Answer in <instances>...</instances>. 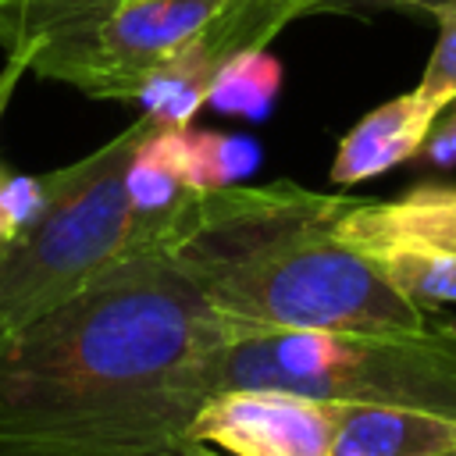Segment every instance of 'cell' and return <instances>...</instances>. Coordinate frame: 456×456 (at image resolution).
I'll return each mask as SVG.
<instances>
[{
	"instance_id": "17",
	"label": "cell",
	"mask_w": 456,
	"mask_h": 456,
	"mask_svg": "<svg viewBox=\"0 0 456 456\" xmlns=\"http://www.w3.org/2000/svg\"><path fill=\"white\" fill-rule=\"evenodd\" d=\"M36 46H39V39H25V43H18V46L7 50V64L0 68V121H4L7 107H11V100H14V89H18L21 75L32 71Z\"/></svg>"
},
{
	"instance_id": "6",
	"label": "cell",
	"mask_w": 456,
	"mask_h": 456,
	"mask_svg": "<svg viewBox=\"0 0 456 456\" xmlns=\"http://www.w3.org/2000/svg\"><path fill=\"white\" fill-rule=\"evenodd\" d=\"M335 428L338 403L281 388H217L185 435L228 456H331Z\"/></svg>"
},
{
	"instance_id": "1",
	"label": "cell",
	"mask_w": 456,
	"mask_h": 456,
	"mask_svg": "<svg viewBox=\"0 0 456 456\" xmlns=\"http://www.w3.org/2000/svg\"><path fill=\"white\" fill-rule=\"evenodd\" d=\"M246 338L164 249L0 335V456H103L182 438L210 360Z\"/></svg>"
},
{
	"instance_id": "10",
	"label": "cell",
	"mask_w": 456,
	"mask_h": 456,
	"mask_svg": "<svg viewBox=\"0 0 456 456\" xmlns=\"http://www.w3.org/2000/svg\"><path fill=\"white\" fill-rule=\"evenodd\" d=\"M452 0H228V7L210 21L203 43L214 57H228L242 46H267L289 21L303 14H321L335 7H406V11H435Z\"/></svg>"
},
{
	"instance_id": "8",
	"label": "cell",
	"mask_w": 456,
	"mask_h": 456,
	"mask_svg": "<svg viewBox=\"0 0 456 456\" xmlns=\"http://www.w3.org/2000/svg\"><path fill=\"white\" fill-rule=\"evenodd\" d=\"M456 420L406 410L338 403V428L331 456H452Z\"/></svg>"
},
{
	"instance_id": "15",
	"label": "cell",
	"mask_w": 456,
	"mask_h": 456,
	"mask_svg": "<svg viewBox=\"0 0 456 456\" xmlns=\"http://www.w3.org/2000/svg\"><path fill=\"white\" fill-rule=\"evenodd\" d=\"M57 189V171L43 175H14L0 164V246L14 242L50 203Z\"/></svg>"
},
{
	"instance_id": "3",
	"label": "cell",
	"mask_w": 456,
	"mask_h": 456,
	"mask_svg": "<svg viewBox=\"0 0 456 456\" xmlns=\"http://www.w3.org/2000/svg\"><path fill=\"white\" fill-rule=\"evenodd\" d=\"M217 388H281L324 403L406 406L456 420V324L235 338L210 360V392Z\"/></svg>"
},
{
	"instance_id": "4",
	"label": "cell",
	"mask_w": 456,
	"mask_h": 456,
	"mask_svg": "<svg viewBox=\"0 0 456 456\" xmlns=\"http://www.w3.org/2000/svg\"><path fill=\"white\" fill-rule=\"evenodd\" d=\"M153 128L150 118H135L89 157L57 167L43 214L0 246V335L61 306L125 260L160 249L125 192L128 160Z\"/></svg>"
},
{
	"instance_id": "20",
	"label": "cell",
	"mask_w": 456,
	"mask_h": 456,
	"mask_svg": "<svg viewBox=\"0 0 456 456\" xmlns=\"http://www.w3.org/2000/svg\"><path fill=\"white\" fill-rule=\"evenodd\" d=\"M452 456H456V452H452Z\"/></svg>"
},
{
	"instance_id": "16",
	"label": "cell",
	"mask_w": 456,
	"mask_h": 456,
	"mask_svg": "<svg viewBox=\"0 0 456 456\" xmlns=\"http://www.w3.org/2000/svg\"><path fill=\"white\" fill-rule=\"evenodd\" d=\"M438 21V39L431 50V61L420 75V86L413 89L435 114H445L456 107V0L431 11Z\"/></svg>"
},
{
	"instance_id": "7",
	"label": "cell",
	"mask_w": 456,
	"mask_h": 456,
	"mask_svg": "<svg viewBox=\"0 0 456 456\" xmlns=\"http://www.w3.org/2000/svg\"><path fill=\"white\" fill-rule=\"evenodd\" d=\"M438 118L442 114H435L413 89L378 103L338 139L331 160V182L356 185L413 160L417 153H424V142L438 125Z\"/></svg>"
},
{
	"instance_id": "2",
	"label": "cell",
	"mask_w": 456,
	"mask_h": 456,
	"mask_svg": "<svg viewBox=\"0 0 456 456\" xmlns=\"http://www.w3.org/2000/svg\"><path fill=\"white\" fill-rule=\"evenodd\" d=\"M349 196L296 182L196 196L164 253L246 338L267 331H413L431 317L342 239Z\"/></svg>"
},
{
	"instance_id": "13",
	"label": "cell",
	"mask_w": 456,
	"mask_h": 456,
	"mask_svg": "<svg viewBox=\"0 0 456 456\" xmlns=\"http://www.w3.org/2000/svg\"><path fill=\"white\" fill-rule=\"evenodd\" d=\"M374 260L417 306L456 303V249H385Z\"/></svg>"
},
{
	"instance_id": "14",
	"label": "cell",
	"mask_w": 456,
	"mask_h": 456,
	"mask_svg": "<svg viewBox=\"0 0 456 456\" xmlns=\"http://www.w3.org/2000/svg\"><path fill=\"white\" fill-rule=\"evenodd\" d=\"M114 4L118 0H0V43L11 50L25 39L53 36Z\"/></svg>"
},
{
	"instance_id": "12",
	"label": "cell",
	"mask_w": 456,
	"mask_h": 456,
	"mask_svg": "<svg viewBox=\"0 0 456 456\" xmlns=\"http://www.w3.org/2000/svg\"><path fill=\"white\" fill-rule=\"evenodd\" d=\"M278 93H281L278 57L267 46H242V50H232L217 64V71L210 78L207 107L217 114L260 121L278 103Z\"/></svg>"
},
{
	"instance_id": "9",
	"label": "cell",
	"mask_w": 456,
	"mask_h": 456,
	"mask_svg": "<svg viewBox=\"0 0 456 456\" xmlns=\"http://www.w3.org/2000/svg\"><path fill=\"white\" fill-rule=\"evenodd\" d=\"M153 139L160 153L167 157V164L178 171V178L192 192H214V189L239 185L260 164V146L249 135L210 132V128H192V125H175V128L157 125Z\"/></svg>"
},
{
	"instance_id": "11",
	"label": "cell",
	"mask_w": 456,
	"mask_h": 456,
	"mask_svg": "<svg viewBox=\"0 0 456 456\" xmlns=\"http://www.w3.org/2000/svg\"><path fill=\"white\" fill-rule=\"evenodd\" d=\"M217 64H221V57H214L200 36L182 53H175L171 61L153 68L132 89L128 103L139 110V118H150L153 125H164V128L189 125L207 107V93H210V78H214Z\"/></svg>"
},
{
	"instance_id": "18",
	"label": "cell",
	"mask_w": 456,
	"mask_h": 456,
	"mask_svg": "<svg viewBox=\"0 0 456 456\" xmlns=\"http://www.w3.org/2000/svg\"><path fill=\"white\" fill-rule=\"evenodd\" d=\"M424 150H428V157L438 160V164H456V107H449V110L438 118V125L431 128Z\"/></svg>"
},
{
	"instance_id": "19",
	"label": "cell",
	"mask_w": 456,
	"mask_h": 456,
	"mask_svg": "<svg viewBox=\"0 0 456 456\" xmlns=\"http://www.w3.org/2000/svg\"><path fill=\"white\" fill-rule=\"evenodd\" d=\"M103 456H228V452L182 435V438H171V442H160V445H146V449H132V452H103Z\"/></svg>"
},
{
	"instance_id": "5",
	"label": "cell",
	"mask_w": 456,
	"mask_h": 456,
	"mask_svg": "<svg viewBox=\"0 0 456 456\" xmlns=\"http://www.w3.org/2000/svg\"><path fill=\"white\" fill-rule=\"evenodd\" d=\"M228 0H118L89 21L43 36L32 57L39 78L96 100H125L164 61L196 43Z\"/></svg>"
}]
</instances>
